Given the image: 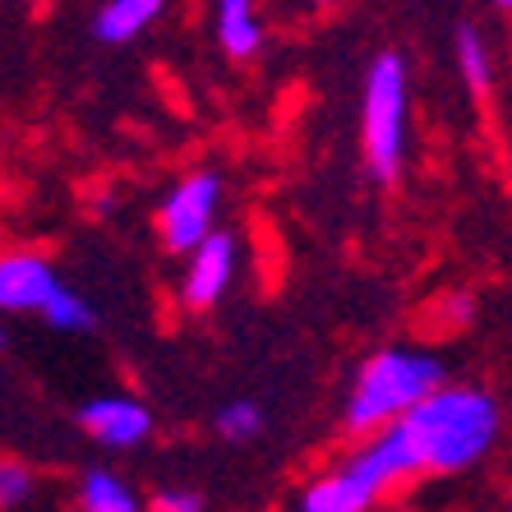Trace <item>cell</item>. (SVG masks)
<instances>
[{"instance_id":"obj_1","label":"cell","mask_w":512,"mask_h":512,"mask_svg":"<svg viewBox=\"0 0 512 512\" xmlns=\"http://www.w3.org/2000/svg\"><path fill=\"white\" fill-rule=\"evenodd\" d=\"M402 434L420 453L425 471H466L489 453L499 434V406L480 388H434L406 416H397Z\"/></svg>"},{"instance_id":"obj_2","label":"cell","mask_w":512,"mask_h":512,"mask_svg":"<svg viewBox=\"0 0 512 512\" xmlns=\"http://www.w3.org/2000/svg\"><path fill=\"white\" fill-rule=\"evenodd\" d=\"M443 383V360L425 356V351H379L374 360H365L351 402H346V425L365 434V429L393 425L397 416H406L425 393H434Z\"/></svg>"},{"instance_id":"obj_3","label":"cell","mask_w":512,"mask_h":512,"mask_svg":"<svg viewBox=\"0 0 512 512\" xmlns=\"http://www.w3.org/2000/svg\"><path fill=\"white\" fill-rule=\"evenodd\" d=\"M365 153L370 176L393 180L406 157V65L402 56L383 51L365 79Z\"/></svg>"},{"instance_id":"obj_4","label":"cell","mask_w":512,"mask_h":512,"mask_svg":"<svg viewBox=\"0 0 512 512\" xmlns=\"http://www.w3.org/2000/svg\"><path fill=\"white\" fill-rule=\"evenodd\" d=\"M217 203H222V180L213 171H199V176L180 180L171 199L162 203V236L176 254H190L208 231H213Z\"/></svg>"},{"instance_id":"obj_5","label":"cell","mask_w":512,"mask_h":512,"mask_svg":"<svg viewBox=\"0 0 512 512\" xmlns=\"http://www.w3.org/2000/svg\"><path fill=\"white\" fill-rule=\"evenodd\" d=\"M342 471L351 480H360V485L379 499L388 485H397V480H406V476H416V471H425V466H420V453L411 448V439L402 434V425L393 420V425H383L379 439L365 443V448H360V453L351 457Z\"/></svg>"},{"instance_id":"obj_6","label":"cell","mask_w":512,"mask_h":512,"mask_svg":"<svg viewBox=\"0 0 512 512\" xmlns=\"http://www.w3.org/2000/svg\"><path fill=\"white\" fill-rule=\"evenodd\" d=\"M190 254H194V263H190V273H185V305H190V310H208L231 286V273H236V240L222 236V231H208Z\"/></svg>"},{"instance_id":"obj_7","label":"cell","mask_w":512,"mask_h":512,"mask_svg":"<svg viewBox=\"0 0 512 512\" xmlns=\"http://www.w3.org/2000/svg\"><path fill=\"white\" fill-rule=\"evenodd\" d=\"M79 425L93 434L97 443H107V448H134L153 434V416H148V406L134 402V397H97L79 411Z\"/></svg>"},{"instance_id":"obj_8","label":"cell","mask_w":512,"mask_h":512,"mask_svg":"<svg viewBox=\"0 0 512 512\" xmlns=\"http://www.w3.org/2000/svg\"><path fill=\"white\" fill-rule=\"evenodd\" d=\"M56 282L60 277L51 273L47 259H37V254H10V259H0V310L37 314L42 300L56 291Z\"/></svg>"},{"instance_id":"obj_9","label":"cell","mask_w":512,"mask_h":512,"mask_svg":"<svg viewBox=\"0 0 512 512\" xmlns=\"http://www.w3.org/2000/svg\"><path fill=\"white\" fill-rule=\"evenodd\" d=\"M162 5L167 0H107L93 19V37L107 42V47H125V42H134L162 14Z\"/></svg>"},{"instance_id":"obj_10","label":"cell","mask_w":512,"mask_h":512,"mask_svg":"<svg viewBox=\"0 0 512 512\" xmlns=\"http://www.w3.org/2000/svg\"><path fill=\"white\" fill-rule=\"evenodd\" d=\"M374 503V494L360 480H351L346 471L314 480L305 494H300V512H365Z\"/></svg>"},{"instance_id":"obj_11","label":"cell","mask_w":512,"mask_h":512,"mask_svg":"<svg viewBox=\"0 0 512 512\" xmlns=\"http://www.w3.org/2000/svg\"><path fill=\"white\" fill-rule=\"evenodd\" d=\"M217 42L236 60L259 51L263 28H259V19H254V0H217Z\"/></svg>"},{"instance_id":"obj_12","label":"cell","mask_w":512,"mask_h":512,"mask_svg":"<svg viewBox=\"0 0 512 512\" xmlns=\"http://www.w3.org/2000/svg\"><path fill=\"white\" fill-rule=\"evenodd\" d=\"M79 508L84 512H139V499H134V489L120 476L93 466L84 476V485H79Z\"/></svg>"},{"instance_id":"obj_13","label":"cell","mask_w":512,"mask_h":512,"mask_svg":"<svg viewBox=\"0 0 512 512\" xmlns=\"http://www.w3.org/2000/svg\"><path fill=\"white\" fill-rule=\"evenodd\" d=\"M37 314H42L51 328H60V333H88V328L97 323L93 305H88L79 291H70L65 282H56V291L42 300V310H37Z\"/></svg>"},{"instance_id":"obj_14","label":"cell","mask_w":512,"mask_h":512,"mask_svg":"<svg viewBox=\"0 0 512 512\" xmlns=\"http://www.w3.org/2000/svg\"><path fill=\"white\" fill-rule=\"evenodd\" d=\"M457 65H462V79L476 93H485L489 84H494V65H489V47H485V37L476 33L471 24L457 28Z\"/></svg>"},{"instance_id":"obj_15","label":"cell","mask_w":512,"mask_h":512,"mask_svg":"<svg viewBox=\"0 0 512 512\" xmlns=\"http://www.w3.org/2000/svg\"><path fill=\"white\" fill-rule=\"evenodd\" d=\"M259 429H263V411L254 402H231L217 411V434L231 443H250L259 439Z\"/></svg>"},{"instance_id":"obj_16","label":"cell","mask_w":512,"mask_h":512,"mask_svg":"<svg viewBox=\"0 0 512 512\" xmlns=\"http://www.w3.org/2000/svg\"><path fill=\"white\" fill-rule=\"evenodd\" d=\"M28 494H33V476L19 462H0V512L28 503Z\"/></svg>"},{"instance_id":"obj_17","label":"cell","mask_w":512,"mask_h":512,"mask_svg":"<svg viewBox=\"0 0 512 512\" xmlns=\"http://www.w3.org/2000/svg\"><path fill=\"white\" fill-rule=\"evenodd\" d=\"M157 512H203V499L194 494V489H162L153 499Z\"/></svg>"},{"instance_id":"obj_18","label":"cell","mask_w":512,"mask_h":512,"mask_svg":"<svg viewBox=\"0 0 512 512\" xmlns=\"http://www.w3.org/2000/svg\"><path fill=\"white\" fill-rule=\"evenodd\" d=\"M494 5H499V10H508V5H512V0H494Z\"/></svg>"},{"instance_id":"obj_19","label":"cell","mask_w":512,"mask_h":512,"mask_svg":"<svg viewBox=\"0 0 512 512\" xmlns=\"http://www.w3.org/2000/svg\"><path fill=\"white\" fill-rule=\"evenodd\" d=\"M0 346H5V328H0Z\"/></svg>"},{"instance_id":"obj_20","label":"cell","mask_w":512,"mask_h":512,"mask_svg":"<svg viewBox=\"0 0 512 512\" xmlns=\"http://www.w3.org/2000/svg\"><path fill=\"white\" fill-rule=\"evenodd\" d=\"M319 5H333V0H319Z\"/></svg>"}]
</instances>
